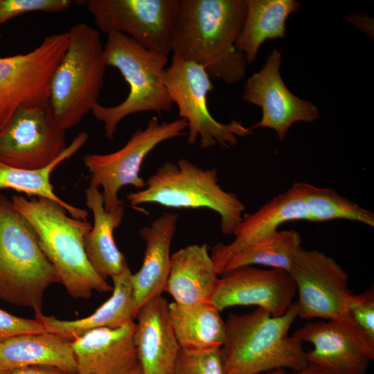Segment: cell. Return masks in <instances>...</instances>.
<instances>
[{"instance_id": "1", "label": "cell", "mask_w": 374, "mask_h": 374, "mask_svg": "<svg viewBox=\"0 0 374 374\" xmlns=\"http://www.w3.org/2000/svg\"><path fill=\"white\" fill-rule=\"evenodd\" d=\"M246 12L245 0H179L170 53L200 64L212 80L240 82L248 64L235 42Z\"/></svg>"}, {"instance_id": "2", "label": "cell", "mask_w": 374, "mask_h": 374, "mask_svg": "<svg viewBox=\"0 0 374 374\" xmlns=\"http://www.w3.org/2000/svg\"><path fill=\"white\" fill-rule=\"evenodd\" d=\"M11 202L33 226L41 249L72 297L88 299L93 291L112 290L86 255L84 240L92 228L87 220L71 217L62 206L44 197L15 195Z\"/></svg>"}, {"instance_id": "3", "label": "cell", "mask_w": 374, "mask_h": 374, "mask_svg": "<svg viewBox=\"0 0 374 374\" xmlns=\"http://www.w3.org/2000/svg\"><path fill=\"white\" fill-rule=\"evenodd\" d=\"M297 317L296 302L278 317L260 308L246 314H230L222 346L224 374H261L305 367L303 343L289 335Z\"/></svg>"}, {"instance_id": "4", "label": "cell", "mask_w": 374, "mask_h": 374, "mask_svg": "<svg viewBox=\"0 0 374 374\" xmlns=\"http://www.w3.org/2000/svg\"><path fill=\"white\" fill-rule=\"evenodd\" d=\"M56 283L33 226L0 193V300L40 313L46 290Z\"/></svg>"}, {"instance_id": "5", "label": "cell", "mask_w": 374, "mask_h": 374, "mask_svg": "<svg viewBox=\"0 0 374 374\" xmlns=\"http://www.w3.org/2000/svg\"><path fill=\"white\" fill-rule=\"evenodd\" d=\"M104 54L107 66L117 69L129 85V93L120 104L98 103L91 112L104 125L107 139L113 140L121 121L141 112L161 114L172 109L173 102L163 81L168 55L148 50L118 32L107 35Z\"/></svg>"}, {"instance_id": "6", "label": "cell", "mask_w": 374, "mask_h": 374, "mask_svg": "<svg viewBox=\"0 0 374 374\" xmlns=\"http://www.w3.org/2000/svg\"><path fill=\"white\" fill-rule=\"evenodd\" d=\"M69 45L53 73L49 105L64 130L78 125L98 103L107 64L99 31L84 23L67 31Z\"/></svg>"}, {"instance_id": "7", "label": "cell", "mask_w": 374, "mask_h": 374, "mask_svg": "<svg viewBox=\"0 0 374 374\" xmlns=\"http://www.w3.org/2000/svg\"><path fill=\"white\" fill-rule=\"evenodd\" d=\"M215 168L204 169L186 159L166 162L145 181L144 188L128 194L133 206L157 204L175 208H208L220 218L221 232L231 235L241 221L245 206L234 193L218 184Z\"/></svg>"}, {"instance_id": "8", "label": "cell", "mask_w": 374, "mask_h": 374, "mask_svg": "<svg viewBox=\"0 0 374 374\" xmlns=\"http://www.w3.org/2000/svg\"><path fill=\"white\" fill-rule=\"evenodd\" d=\"M163 81L173 103L178 107L179 117L188 123V143L193 145L199 138L203 149L216 145L229 148L237 144L238 137L252 134L250 127L240 122L233 120L222 123L211 115L207 96L213 90L214 84L200 64L172 53Z\"/></svg>"}, {"instance_id": "9", "label": "cell", "mask_w": 374, "mask_h": 374, "mask_svg": "<svg viewBox=\"0 0 374 374\" xmlns=\"http://www.w3.org/2000/svg\"><path fill=\"white\" fill-rule=\"evenodd\" d=\"M188 123L183 118L170 122H160L152 117L146 127L139 128L131 136L125 145L108 154H88L84 163L90 173V182L102 188L105 211L116 213L124 211L118 192L123 186L130 185L139 189L145 186L140 176L141 166L149 154L160 143L186 134Z\"/></svg>"}, {"instance_id": "10", "label": "cell", "mask_w": 374, "mask_h": 374, "mask_svg": "<svg viewBox=\"0 0 374 374\" xmlns=\"http://www.w3.org/2000/svg\"><path fill=\"white\" fill-rule=\"evenodd\" d=\"M68 45L66 31L46 36L28 53L0 57V130L19 109L49 102L51 79Z\"/></svg>"}, {"instance_id": "11", "label": "cell", "mask_w": 374, "mask_h": 374, "mask_svg": "<svg viewBox=\"0 0 374 374\" xmlns=\"http://www.w3.org/2000/svg\"><path fill=\"white\" fill-rule=\"evenodd\" d=\"M87 11L105 34L121 33L145 48L166 55L179 0H87Z\"/></svg>"}, {"instance_id": "12", "label": "cell", "mask_w": 374, "mask_h": 374, "mask_svg": "<svg viewBox=\"0 0 374 374\" xmlns=\"http://www.w3.org/2000/svg\"><path fill=\"white\" fill-rule=\"evenodd\" d=\"M296 288L298 317L341 321L344 305L353 292L348 275L332 257L316 250L299 247L288 271Z\"/></svg>"}, {"instance_id": "13", "label": "cell", "mask_w": 374, "mask_h": 374, "mask_svg": "<svg viewBox=\"0 0 374 374\" xmlns=\"http://www.w3.org/2000/svg\"><path fill=\"white\" fill-rule=\"evenodd\" d=\"M66 148V130L57 124L49 102L19 109L0 130V163L8 166L42 168Z\"/></svg>"}, {"instance_id": "14", "label": "cell", "mask_w": 374, "mask_h": 374, "mask_svg": "<svg viewBox=\"0 0 374 374\" xmlns=\"http://www.w3.org/2000/svg\"><path fill=\"white\" fill-rule=\"evenodd\" d=\"M296 294L287 271L245 266L219 277L210 302L220 312L234 306H256L278 317L288 310Z\"/></svg>"}, {"instance_id": "15", "label": "cell", "mask_w": 374, "mask_h": 374, "mask_svg": "<svg viewBox=\"0 0 374 374\" xmlns=\"http://www.w3.org/2000/svg\"><path fill=\"white\" fill-rule=\"evenodd\" d=\"M281 54L274 49L262 69L245 82L242 99L262 109L261 120L251 127H269L283 141L290 127L297 122L312 123L319 117V110L310 101L294 95L280 73Z\"/></svg>"}, {"instance_id": "16", "label": "cell", "mask_w": 374, "mask_h": 374, "mask_svg": "<svg viewBox=\"0 0 374 374\" xmlns=\"http://www.w3.org/2000/svg\"><path fill=\"white\" fill-rule=\"evenodd\" d=\"M293 335L312 344L308 364L324 374H366L371 359L346 325L337 320L308 322Z\"/></svg>"}, {"instance_id": "17", "label": "cell", "mask_w": 374, "mask_h": 374, "mask_svg": "<svg viewBox=\"0 0 374 374\" xmlns=\"http://www.w3.org/2000/svg\"><path fill=\"white\" fill-rule=\"evenodd\" d=\"M134 321L89 330L71 341L76 374H127L139 364Z\"/></svg>"}, {"instance_id": "18", "label": "cell", "mask_w": 374, "mask_h": 374, "mask_svg": "<svg viewBox=\"0 0 374 374\" xmlns=\"http://www.w3.org/2000/svg\"><path fill=\"white\" fill-rule=\"evenodd\" d=\"M161 295L146 301L137 312L134 341L143 374H174L179 344Z\"/></svg>"}, {"instance_id": "19", "label": "cell", "mask_w": 374, "mask_h": 374, "mask_svg": "<svg viewBox=\"0 0 374 374\" xmlns=\"http://www.w3.org/2000/svg\"><path fill=\"white\" fill-rule=\"evenodd\" d=\"M178 215L163 213L150 226L140 229L145 249L139 270L131 282L138 310L148 300L163 292L170 266V246L176 233Z\"/></svg>"}, {"instance_id": "20", "label": "cell", "mask_w": 374, "mask_h": 374, "mask_svg": "<svg viewBox=\"0 0 374 374\" xmlns=\"http://www.w3.org/2000/svg\"><path fill=\"white\" fill-rule=\"evenodd\" d=\"M219 277L206 244H190L171 255L163 292L181 305L210 302Z\"/></svg>"}, {"instance_id": "21", "label": "cell", "mask_w": 374, "mask_h": 374, "mask_svg": "<svg viewBox=\"0 0 374 374\" xmlns=\"http://www.w3.org/2000/svg\"><path fill=\"white\" fill-rule=\"evenodd\" d=\"M130 269L112 278L113 289L111 296L91 314L73 321L60 320L53 316L37 313L35 319L46 332L54 333L71 341L84 332L103 327H118L134 321L139 311L134 296Z\"/></svg>"}, {"instance_id": "22", "label": "cell", "mask_w": 374, "mask_h": 374, "mask_svg": "<svg viewBox=\"0 0 374 374\" xmlns=\"http://www.w3.org/2000/svg\"><path fill=\"white\" fill-rule=\"evenodd\" d=\"M71 341L48 332L15 336L0 342V369L44 366L76 374L77 363Z\"/></svg>"}, {"instance_id": "23", "label": "cell", "mask_w": 374, "mask_h": 374, "mask_svg": "<svg viewBox=\"0 0 374 374\" xmlns=\"http://www.w3.org/2000/svg\"><path fill=\"white\" fill-rule=\"evenodd\" d=\"M85 200L93 215V224L84 240L87 258L102 278L118 276L130 269L114 238V229L121 225L124 211L107 213L100 188L91 183L85 190Z\"/></svg>"}, {"instance_id": "24", "label": "cell", "mask_w": 374, "mask_h": 374, "mask_svg": "<svg viewBox=\"0 0 374 374\" xmlns=\"http://www.w3.org/2000/svg\"><path fill=\"white\" fill-rule=\"evenodd\" d=\"M296 220L310 221L301 181H294L254 213L244 214L232 233L231 242L215 244L224 251L234 250L276 232L285 222Z\"/></svg>"}, {"instance_id": "25", "label": "cell", "mask_w": 374, "mask_h": 374, "mask_svg": "<svg viewBox=\"0 0 374 374\" xmlns=\"http://www.w3.org/2000/svg\"><path fill=\"white\" fill-rule=\"evenodd\" d=\"M301 247V237L295 230L276 231L236 249L224 251L215 244L211 252L220 276L235 269L253 265L289 271L295 251Z\"/></svg>"}, {"instance_id": "26", "label": "cell", "mask_w": 374, "mask_h": 374, "mask_svg": "<svg viewBox=\"0 0 374 374\" xmlns=\"http://www.w3.org/2000/svg\"><path fill=\"white\" fill-rule=\"evenodd\" d=\"M245 1L246 15L235 48L250 64L265 40L285 37V21L292 13L299 11L301 3L295 0Z\"/></svg>"}, {"instance_id": "27", "label": "cell", "mask_w": 374, "mask_h": 374, "mask_svg": "<svg viewBox=\"0 0 374 374\" xmlns=\"http://www.w3.org/2000/svg\"><path fill=\"white\" fill-rule=\"evenodd\" d=\"M170 321L179 346L186 350L222 348L225 321L211 302L192 305L168 303Z\"/></svg>"}, {"instance_id": "28", "label": "cell", "mask_w": 374, "mask_h": 374, "mask_svg": "<svg viewBox=\"0 0 374 374\" xmlns=\"http://www.w3.org/2000/svg\"><path fill=\"white\" fill-rule=\"evenodd\" d=\"M89 136L80 132L52 163L42 168L27 170L8 166L0 163V190L12 189L30 197H44L56 202L75 219L87 220V210L74 206L57 196L51 183V175L64 161L73 156L87 143Z\"/></svg>"}, {"instance_id": "29", "label": "cell", "mask_w": 374, "mask_h": 374, "mask_svg": "<svg viewBox=\"0 0 374 374\" xmlns=\"http://www.w3.org/2000/svg\"><path fill=\"white\" fill-rule=\"evenodd\" d=\"M303 199L310 222L335 220L357 222L374 226V214L330 188L301 182Z\"/></svg>"}, {"instance_id": "30", "label": "cell", "mask_w": 374, "mask_h": 374, "mask_svg": "<svg viewBox=\"0 0 374 374\" xmlns=\"http://www.w3.org/2000/svg\"><path fill=\"white\" fill-rule=\"evenodd\" d=\"M342 322L359 342L371 360L374 359V288L348 297Z\"/></svg>"}, {"instance_id": "31", "label": "cell", "mask_w": 374, "mask_h": 374, "mask_svg": "<svg viewBox=\"0 0 374 374\" xmlns=\"http://www.w3.org/2000/svg\"><path fill=\"white\" fill-rule=\"evenodd\" d=\"M174 374H224L222 348L207 350L180 348Z\"/></svg>"}, {"instance_id": "32", "label": "cell", "mask_w": 374, "mask_h": 374, "mask_svg": "<svg viewBox=\"0 0 374 374\" xmlns=\"http://www.w3.org/2000/svg\"><path fill=\"white\" fill-rule=\"evenodd\" d=\"M71 0H0V26L33 12L59 13L69 9Z\"/></svg>"}, {"instance_id": "33", "label": "cell", "mask_w": 374, "mask_h": 374, "mask_svg": "<svg viewBox=\"0 0 374 374\" xmlns=\"http://www.w3.org/2000/svg\"><path fill=\"white\" fill-rule=\"evenodd\" d=\"M46 332L37 320L17 317L0 309V342L15 336Z\"/></svg>"}, {"instance_id": "34", "label": "cell", "mask_w": 374, "mask_h": 374, "mask_svg": "<svg viewBox=\"0 0 374 374\" xmlns=\"http://www.w3.org/2000/svg\"><path fill=\"white\" fill-rule=\"evenodd\" d=\"M10 374H69L62 371L57 368L44 366H32L22 367L11 370Z\"/></svg>"}, {"instance_id": "35", "label": "cell", "mask_w": 374, "mask_h": 374, "mask_svg": "<svg viewBox=\"0 0 374 374\" xmlns=\"http://www.w3.org/2000/svg\"><path fill=\"white\" fill-rule=\"evenodd\" d=\"M261 374H324L314 366L308 364L303 368L299 371H292V372L287 373L284 369L274 370L269 372Z\"/></svg>"}, {"instance_id": "36", "label": "cell", "mask_w": 374, "mask_h": 374, "mask_svg": "<svg viewBox=\"0 0 374 374\" xmlns=\"http://www.w3.org/2000/svg\"><path fill=\"white\" fill-rule=\"evenodd\" d=\"M127 374H143L140 364L137 365L134 368L130 371Z\"/></svg>"}, {"instance_id": "37", "label": "cell", "mask_w": 374, "mask_h": 374, "mask_svg": "<svg viewBox=\"0 0 374 374\" xmlns=\"http://www.w3.org/2000/svg\"><path fill=\"white\" fill-rule=\"evenodd\" d=\"M11 371H6L0 369V374H10Z\"/></svg>"}]
</instances>
